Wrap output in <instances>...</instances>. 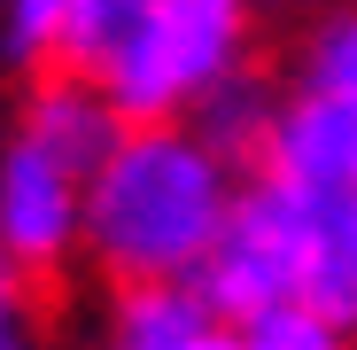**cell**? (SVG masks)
Returning a JSON list of instances; mask_svg holds the SVG:
<instances>
[{"instance_id": "3", "label": "cell", "mask_w": 357, "mask_h": 350, "mask_svg": "<svg viewBox=\"0 0 357 350\" xmlns=\"http://www.w3.org/2000/svg\"><path fill=\"white\" fill-rule=\"evenodd\" d=\"M78 187L86 180L54 148L16 133V148H8V304H16V319H63Z\"/></svg>"}, {"instance_id": "8", "label": "cell", "mask_w": 357, "mask_h": 350, "mask_svg": "<svg viewBox=\"0 0 357 350\" xmlns=\"http://www.w3.org/2000/svg\"><path fill=\"white\" fill-rule=\"evenodd\" d=\"M63 24H70V0H16V24H8V47H16V63L31 71L39 54L63 39Z\"/></svg>"}, {"instance_id": "6", "label": "cell", "mask_w": 357, "mask_h": 350, "mask_svg": "<svg viewBox=\"0 0 357 350\" xmlns=\"http://www.w3.org/2000/svg\"><path fill=\"white\" fill-rule=\"evenodd\" d=\"M303 86H311V94H334V101L357 109V8L334 16V24L303 47Z\"/></svg>"}, {"instance_id": "2", "label": "cell", "mask_w": 357, "mask_h": 350, "mask_svg": "<svg viewBox=\"0 0 357 350\" xmlns=\"http://www.w3.org/2000/svg\"><path fill=\"white\" fill-rule=\"evenodd\" d=\"M311 257H319V187L264 171L225 210V233L202 265V296L225 327H257L264 312H287L311 296Z\"/></svg>"}, {"instance_id": "5", "label": "cell", "mask_w": 357, "mask_h": 350, "mask_svg": "<svg viewBox=\"0 0 357 350\" xmlns=\"http://www.w3.org/2000/svg\"><path fill=\"white\" fill-rule=\"evenodd\" d=\"M155 24V0H70V24L31 71H63V78H93V86H116V71L140 54Z\"/></svg>"}, {"instance_id": "4", "label": "cell", "mask_w": 357, "mask_h": 350, "mask_svg": "<svg viewBox=\"0 0 357 350\" xmlns=\"http://www.w3.org/2000/svg\"><path fill=\"white\" fill-rule=\"evenodd\" d=\"M233 39H241V0H155V24H148L140 54L109 86L116 109L132 125L171 117V101L233 78Z\"/></svg>"}, {"instance_id": "7", "label": "cell", "mask_w": 357, "mask_h": 350, "mask_svg": "<svg viewBox=\"0 0 357 350\" xmlns=\"http://www.w3.org/2000/svg\"><path fill=\"white\" fill-rule=\"evenodd\" d=\"M249 350H342V319L311 312V304H287V312H264L257 327H241Z\"/></svg>"}, {"instance_id": "1", "label": "cell", "mask_w": 357, "mask_h": 350, "mask_svg": "<svg viewBox=\"0 0 357 350\" xmlns=\"http://www.w3.org/2000/svg\"><path fill=\"white\" fill-rule=\"evenodd\" d=\"M225 163L210 140L178 125H132L116 140V156L93 171L86 195V249L93 272L109 280V296L155 280H187L210 265L225 233Z\"/></svg>"}, {"instance_id": "9", "label": "cell", "mask_w": 357, "mask_h": 350, "mask_svg": "<svg viewBox=\"0 0 357 350\" xmlns=\"http://www.w3.org/2000/svg\"><path fill=\"white\" fill-rule=\"evenodd\" d=\"M187 350H249V335H233V327L218 319V327H202V335H195Z\"/></svg>"}]
</instances>
